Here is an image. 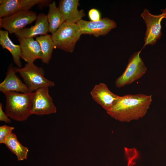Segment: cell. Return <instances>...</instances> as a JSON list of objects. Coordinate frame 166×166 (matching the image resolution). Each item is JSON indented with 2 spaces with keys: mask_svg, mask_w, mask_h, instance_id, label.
<instances>
[{
  "mask_svg": "<svg viewBox=\"0 0 166 166\" xmlns=\"http://www.w3.org/2000/svg\"><path fill=\"white\" fill-rule=\"evenodd\" d=\"M152 101L151 95L141 93L126 95L120 96L111 109L106 112L117 120L129 122L144 117Z\"/></svg>",
  "mask_w": 166,
  "mask_h": 166,
  "instance_id": "6da1fadb",
  "label": "cell"
},
{
  "mask_svg": "<svg viewBox=\"0 0 166 166\" xmlns=\"http://www.w3.org/2000/svg\"><path fill=\"white\" fill-rule=\"evenodd\" d=\"M33 93L8 92L6 98L5 113L12 119L19 121L26 120L32 115Z\"/></svg>",
  "mask_w": 166,
  "mask_h": 166,
  "instance_id": "7a4b0ae2",
  "label": "cell"
},
{
  "mask_svg": "<svg viewBox=\"0 0 166 166\" xmlns=\"http://www.w3.org/2000/svg\"><path fill=\"white\" fill-rule=\"evenodd\" d=\"M27 86L29 92L33 93L44 87L53 86L54 83L45 77L43 68L35 65L34 63H28L22 68L14 67Z\"/></svg>",
  "mask_w": 166,
  "mask_h": 166,
  "instance_id": "3957f363",
  "label": "cell"
},
{
  "mask_svg": "<svg viewBox=\"0 0 166 166\" xmlns=\"http://www.w3.org/2000/svg\"><path fill=\"white\" fill-rule=\"evenodd\" d=\"M81 34L79 27L77 24L65 22L51 35L55 48L72 53Z\"/></svg>",
  "mask_w": 166,
  "mask_h": 166,
  "instance_id": "277c9868",
  "label": "cell"
},
{
  "mask_svg": "<svg viewBox=\"0 0 166 166\" xmlns=\"http://www.w3.org/2000/svg\"><path fill=\"white\" fill-rule=\"evenodd\" d=\"M140 52L139 51L134 53L130 57L124 71L115 81L117 88L132 84L146 73L147 68L140 56Z\"/></svg>",
  "mask_w": 166,
  "mask_h": 166,
  "instance_id": "5b68a950",
  "label": "cell"
},
{
  "mask_svg": "<svg viewBox=\"0 0 166 166\" xmlns=\"http://www.w3.org/2000/svg\"><path fill=\"white\" fill-rule=\"evenodd\" d=\"M36 13L33 11L26 10L14 13L0 18V26L10 34H16L26 25L36 20Z\"/></svg>",
  "mask_w": 166,
  "mask_h": 166,
  "instance_id": "8992f818",
  "label": "cell"
},
{
  "mask_svg": "<svg viewBox=\"0 0 166 166\" xmlns=\"http://www.w3.org/2000/svg\"><path fill=\"white\" fill-rule=\"evenodd\" d=\"M49 88H41L33 92L32 114L41 115L56 113V108L49 94Z\"/></svg>",
  "mask_w": 166,
  "mask_h": 166,
  "instance_id": "52a82bcc",
  "label": "cell"
},
{
  "mask_svg": "<svg viewBox=\"0 0 166 166\" xmlns=\"http://www.w3.org/2000/svg\"><path fill=\"white\" fill-rule=\"evenodd\" d=\"M140 16L144 20L146 26L144 45H153L160 38L162 34L161 22L164 18V16L162 14L158 15L152 14L146 9H144Z\"/></svg>",
  "mask_w": 166,
  "mask_h": 166,
  "instance_id": "ba28073f",
  "label": "cell"
},
{
  "mask_svg": "<svg viewBox=\"0 0 166 166\" xmlns=\"http://www.w3.org/2000/svg\"><path fill=\"white\" fill-rule=\"evenodd\" d=\"M77 24L79 27L81 34L93 35L96 37L106 35L117 26L114 21L107 18H101L95 22L81 19Z\"/></svg>",
  "mask_w": 166,
  "mask_h": 166,
  "instance_id": "9c48e42d",
  "label": "cell"
},
{
  "mask_svg": "<svg viewBox=\"0 0 166 166\" xmlns=\"http://www.w3.org/2000/svg\"><path fill=\"white\" fill-rule=\"evenodd\" d=\"M48 0H0V18H3L17 12L29 10L37 5H49Z\"/></svg>",
  "mask_w": 166,
  "mask_h": 166,
  "instance_id": "30bf717a",
  "label": "cell"
},
{
  "mask_svg": "<svg viewBox=\"0 0 166 166\" xmlns=\"http://www.w3.org/2000/svg\"><path fill=\"white\" fill-rule=\"evenodd\" d=\"M90 94L93 100L106 112L111 109L120 97L112 92L106 85L102 83L96 85Z\"/></svg>",
  "mask_w": 166,
  "mask_h": 166,
  "instance_id": "8fae6325",
  "label": "cell"
},
{
  "mask_svg": "<svg viewBox=\"0 0 166 166\" xmlns=\"http://www.w3.org/2000/svg\"><path fill=\"white\" fill-rule=\"evenodd\" d=\"M16 73L14 68L11 64L8 68L5 78L0 84V91L3 93L11 92H29L27 86L21 80Z\"/></svg>",
  "mask_w": 166,
  "mask_h": 166,
  "instance_id": "7c38bea8",
  "label": "cell"
},
{
  "mask_svg": "<svg viewBox=\"0 0 166 166\" xmlns=\"http://www.w3.org/2000/svg\"><path fill=\"white\" fill-rule=\"evenodd\" d=\"M35 24L28 28H24L15 34L18 38H33L38 35H44L49 32V24L47 15L40 13L37 16Z\"/></svg>",
  "mask_w": 166,
  "mask_h": 166,
  "instance_id": "4fadbf2b",
  "label": "cell"
},
{
  "mask_svg": "<svg viewBox=\"0 0 166 166\" xmlns=\"http://www.w3.org/2000/svg\"><path fill=\"white\" fill-rule=\"evenodd\" d=\"M79 4L78 0H61L59 1L58 8L65 22L77 24L85 16L83 10H78Z\"/></svg>",
  "mask_w": 166,
  "mask_h": 166,
  "instance_id": "5bb4252c",
  "label": "cell"
},
{
  "mask_svg": "<svg viewBox=\"0 0 166 166\" xmlns=\"http://www.w3.org/2000/svg\"><path fill=\"white\" fill-rule=\"evenodd\" d=\"M21 47V58L28 63L42 59V53L38 42L33 38H18Z\"/></svg>",
  "mask_w": 166,
  "mask_h": 166,
  "instance_id": "9a60e30c",
  "label": "cell"
},
{
  "mask_svg": "<svg viewBox=\"0 0 166 166\" xmlns=\"http://www.w3.org/2000/svg\"><path fill=\"white\" fill-rule=\"evenodd\" d=\"M6 30H0V44L2 47L9 51L11 54L14 63L18 68H21V51L19 45L14 44L10 39Z\"/></svg>",
  "mask_w": 166,
  "mask_h": 166,
  "instance_id": "2e32d148",
  "label": "cell"
},
{
  "mask_svg": "<svg viewBox=\"0 0 166 166\" xmlns=\"http://www.w3.org/2000/svg\"><path fill=\"white\" fill-rule=\"evenodd\" d=\"M49 6V10L47 15V17L49 24V32L52 34L55 33L65 22L55 1L50 3Z\"/></svg>",
  "mask_w": 166,
  "mask_h": 166,
  "instance_id": "e0dca14e",
  "label": "cell"
},
{
  "mask_svg": "<svg viewBox=\"0 0 166 166\" xmlns=\"http://www.w3.org/2000/svg\"><path fill=\"white\" fill-rule=\"evenodd\" d=\"M4 144L17 157L19 161L26 159L28 148L23 146L18 140L16 135L12 132L7 137Z\"/></svg>",
  "mask_w": 166,
  "mask_h": 166,
  "instance_id": "ac0fdd59",
  "label": "cell"
},
{
  "mask_svg": "<svg viewBox=\"0 0 166 166\" xmlns=\"http://www.w3.org/2000/svg\"><path fill=\"white\" fill-rule=\"evenodd\" d=\"M36 40L38 42L41 47L42 62L45 64H48L51 58L53 49L55 48L52 35L48 34L37 36Z\"/></svg>",
  "mask_w": 166,
  "mask_h": 166,
  "instance_id": "d6986e66",
  "label": "cell"
},
{
  "mask_svg": "<svg viewBox=\"0 0 166 166\" xmlns=\"http://www.w3.org/2000/svg\"><path fill=\"white\" fill-rule=\"evenodd\" d=\"M14 128L6 125L0 126V143L4 144L8 136L12 132Z\"/></svg>",
  "mask_w": 166,
  "mask_h": 166,
  "instance_id": "ffe728a7",
  "label": "cell"
},
{
  "mask_svg": "<svg viewBox=\"0 0 166 166\" xmlns=\"http://www.w3.org/2000/svg\"><path fill=\"white\" fill-rule=\"evenodd\" d=\"M88 15L91 21H97L101 19V13L96 9L92 8L88 12Z\"/></svg>",
  "mask_w": 166,
  "mask_h": 166,
  "instance_id": "44dd1931",
  "label": "cell"
},
{
  "mask_svg": "<svg viewBox=\"0 0 166 166\" xmlns=\"http://www.w3.org/2000/svg\"><path fill=\"white\" fill-rule=\"evenodd\" d=\"M9 117L5 113L2 109V105L0 103V121L5 122L7 123L11 122V120L8 117Z\"/></svg>",
  "mask_w": 166,
  "mask_h": 166,
  "instance_id": "7402d4cb",
  "label": "cell"
},
{
  "mask_svg": "<svg viewBox=\"0 0 166 166\" xmlns=\"http://www.w3.org/2000/svg\"><path fill=\"white\" fill-rule=\"evenodd\" d=\"M161 11L162 12V14H164V18L166 19V9H162Z\"/></svg>",
  "mask_w": 166,
  "mask_h": 166,
  "instance_id": "603a6c76",
  "label": "cell"
}]
</instances>
